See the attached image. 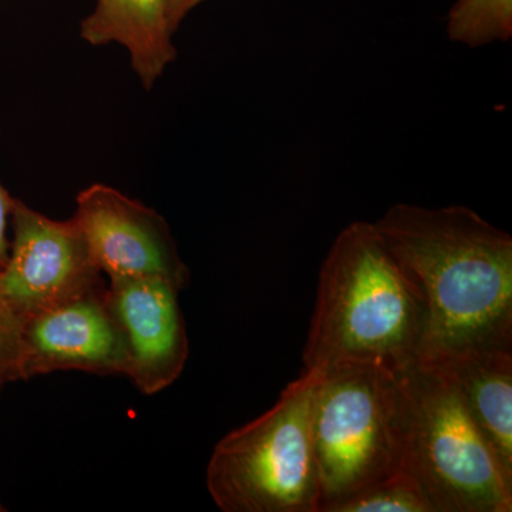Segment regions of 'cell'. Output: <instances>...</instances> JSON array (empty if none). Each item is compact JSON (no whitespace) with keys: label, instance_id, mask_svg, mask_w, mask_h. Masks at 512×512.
Returning a JSON list of instances; mask_svg holds the SVG:
<instances>
[{"label":"cell","instance_id":"cell-15","mask_svg":"<svg viewBox=\"0 0 512 512\" xmlns=\"http://www.w3.org/2000/svg\"><path fill=\"white\" fill-rule=\"evenodd\" d=\"M13 198L8 191L0 184V271L5 268L9 258L10 241L8 238V227L10 212H12Z\"/></svg>","mask_w":512,"mask_h":512},{"label":"cell","instance_id":"cell-7","mask_svg":"<svg viewBox=\"0 0 512 512\" xmlns=\"http://www.w3.org/2000/svg\"><path fill=\"white\" fill-rule=\"evenodd\" d=\"M73 217L94 264L109 281L160 278L181 291L187 288L190 271L170 225L154 208L111 185L93 183L77 194Z\"/></svg>","mask_w":512,"mask_h":512},{"label":"cell","instance_id":"cell-6","mask_svg":"<svg viewBox=\"0 0 512 512\" xmlns=\"http://www.w3.org/2000/svg\"><path fill=\"white\" fill-rule=\"evenodd\" d=\"M13 239L0 271V292L20 319L103 285L74 217L53 220L13 198Z\"/></svg>","mask_w":512,"mask_h":512},{"label":"cell","instance_id":"cell-12","mask_svg":"<svg viewBox=\"0 0 512 512\" xmlns=\"http://www.w3.org/2000/svg\"><path fill=\"white\" fill-rule=\"evenodd\" d=\"M451 42L477 47L512 37V0H456L447 16Z\"/></svg>","mask_w":512,"mask_h":512},{"label":"cell","instance_id":"cell-10","mask_svg":"<svg viewBox=\"0 0 512 512\" xmlns=\"http://www.w3.org/2000/svg\"><path fill=\"white\" fill-rule=\"evenodd\" d=\"M168 5L170 0H96L80 23V37L93 47H123L141 87L151 92L177 60Z\"/></svg>","mask_w":512,"mask_h":512},{"label":"cell","instance_id":"cell-11","mask_svg":"<svg viewBox=\"0 0 512 512\" xmlns=\"http://www.w3.org/2000/svg\"><path fill=\"white\" fill-rule=\"evenodd\" d=\"M421 365L450 377L478 430L512 474V349L464 350Z\"/></svg>","mask_w":512,"mask_h":512},{"label":"cell","instance_id":"cell-17","mask_svg":"<svg viewBox=\"0 0 512 512\" xmlns=\"http://www.w3.org/2000/svg\"><path fill=\"white\" fill-rule=\"evenodd\" d=\"M5 382L3 380H0V390H2V387L5 386ZM5 511V507H3L2 503H0V512Z\"/></svg>","mask_w":512,"mask_h":512},{"label":"cell","instance_id":"cell-5","mask_svg":"<svg viewBox=\"0 0 512 512\" xmlns=\"http://www.w3.org/2000/svg\"><path fill=\"white\" fill-rule=\"evenodd\" d=\"M322 505L342 501L402 467L403 393L399 373L373 365L322 370L312 410Z\"/></svg>","mask_w":512,"mask_h":512},{"label":"cell","instance_id":"cell-2","mask_svg":"<svg viewBox=\"0 0 512 512\" xmlns=\"http://www.w3.org/2000/svg\"><path fill=\"white\" fill-rule=\"evenodd\" d=\"M426 305L419 286L373 222L340 231L320 269L303 369L373 365L404 372L419 362Z\"/></svg>","mask_w":512,"mask_h":512},{"label":"cell","instance_id":"cell-4","mask_svg":"<svg viewBox=\"0 0 512 512\" xmlns=\"http://www.w3.org/2000/svg\"><path fill=\"white\" fill-rule=\"evenodd\" d=\"M403 456L436 512H511L512 474L468 414L446 373L416 365L399 373Z\"/></svg>","mask_w":512,"mask_h":512},{"label":"cell","instance_id":"cell-3","mask_svg":"<svg viewBox=\"0 0 512 512\" xmlns=\"http://www.w3.org/2000/svg\"><path fill=\"white\" fill-rule=\"evenodd\" d=\"M322 370L303 369L274 407L218 441L207 488L224 512H320L312 410Z\"/></svg>","mask_w":512,"mask_h":512},{"label":"cell","instance_id":"cell-8","mask_svg":"<svg viewBox=\"0 0 512 512\" xmlns=\"http://www.w3.org/2000/svg\"><path fill=\"white\" fill-rule=\"evenodd\" d=\"M66 370L126 373L123 338L104 285L23 320L19 380Z\"/></svg>","mask_w":512,"mask_h":512},{"label":"cell","instance_id":"cell-16","mask_svg":"<svg viewBox=\"0 0 512 512\" xmlns=\"http://www.w3.org/2000/svg\"><path fill=\"white\" fill-rule=\"evenodd\" d=\"M204 2H207V0H170L168 19H170L171 29L177 32L181 23L190 15L192 10L198 8Z\"/></svg>","mask_w":512,"mask_h":512},{"label":"cell","instance_id":"cell-9","mask_svg":"<svg viewBox=\"0 0 512 512\" xmlns=\"http://www.w3.org/2000/svg\"><path fill=\"white\" fill-rule=\"evenodd\" d=\"M180 292L160 278L111 279L107 286L126 352L124 376L146 396L173 386L187 365L190 343Z\"/></svg>","mask_w":512,"mask_h":512},{"label":"cell","instance_id":"cell-13","mask_svg":"<svg viewBox=\"0 0 512 512\" xmlns=\"http://www.w3.org/2000/svg\"><path fill=\"white\" fill-rule=\"evenodd\" d=\"M332 512H436L423 485L399 467L342 501Z\"/></svg>","mask_w":512,"mask_h":512},{"label":"cell","instance_id":"cell-14","mask_svg":"<svg viewBox=\"0 0 512 512\" xmlns=\"http://www.w3.org/2000/svg\"><path fill=\"white\" fill-rule=\"evenodd\" d=\"M23 320L0 292V380L18 382L20 333Z\"/></svg>","mask_w":512,"mask_h":512},{"label":"cell","instance_id":"cell-1","mask_svg":"<svg viewBox=\"0 0 512 512\" xmlns=\"http://www.w3.org/2000/svg\"><path fill=\"white\" fill-rule=\"evenodd\" d=\"M419 286L426 329L419 362L470 349H512V238L463 205L396 204L373 222Z\"/></svg>","mask_w":512,"mask_h":512}]
</instances>
